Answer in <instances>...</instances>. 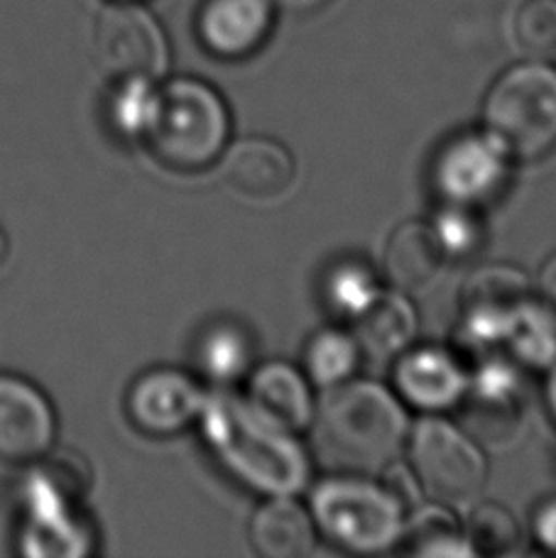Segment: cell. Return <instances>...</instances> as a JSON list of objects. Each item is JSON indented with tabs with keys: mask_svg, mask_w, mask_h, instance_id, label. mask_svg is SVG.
Returning a JSON list of instances; mask_svg holds the SVG:
<instances>
[{
	"mask_svg": "<svg viewBox=\"0 0 556 558\" xmlns=\"http://www.w3.org/2000/svg\"><path fill=\"white\" fill-rule=\"evenodd\" d=\"M94 54L101 72L116 78L143 76L157 82L170 62L162 25L135 3H118L98 15Z\"/></svg>",
	"mask_w": 556,
	"mask_h": 558,
	"instance_id": "9c48e42d",
	"label": "cell"
},
{
	"mask_svg": "<svg viewBox=\"0 0 556 558\" xmlns=\"http://www.w3.org/2000/svg\"><path fill=\"white\" fill-rule=\"evenodd\" d=\"M221 182L247 204H275L297 184V162L290 149L270 137H245L223 149Z\"/></svg>",
	"mask_w": 556,
	"mask_h": 558,
	"instance_id": "9a60e30c",
	"label": "cell"
},
{
	"mask_svg": "<svg viewBox=\"0 0 556 558\" xmlns=\"http://www.w3.org/2000/svg\"><path fill=\"white\" fill-rule=\"evenodd\" d=\"M275 23V0H204L196 33L208 52L241 59L261 49Z\"/></svg>",
	"mask_w": 556,
	"mask_h": 558,
	"instance_id": "2e32d148",
	"label": "cell"
},
{
	"mask_svg": "<svg viewBox=\"0 0 556 558\" xmlns=\"http://www.w3.org/2000/svg\"><path fill=\"white\" fill-rule=\"evenodd\" d=\"M310 512L316 530L343 551L383 554L402 542L407 502L373 475L334 473L314 487Z\"/></svg>",
	"mask_w": 556,
	"mask_h": 558,
	"instance_id": "277c9868",
	"label": "cell"
},
{
	"mask_svg": "<svg viewBox=\"0 0 556 558\" xmlns=\"http://www.w3.org/2000/svg\"><path fill=\"white\" fill-rule=\"evenodd\" d=\"M380 294L383 284L377 272L363 260H343L334 265L324 282V302L329 312L351 324L359 322Z\"/></svg>",
	"mask_w": 556,
	"mask_h": 558,
	"instance_id": "d4e9b609",
	"label": "cell"
},
{
	"mask_svg": "<svg viewBox=\"0 0 556 558\" xmlns=\"http://www.w3.org/2000/svg\"><path fill=\"white\" fill-rule=\"evenodd\" d=\"M446 260H466L481 251L485 226L475 206L446 202L430 221Z\"/></svg>",
	"mask_w": 556,
	"mask_h": 558,
	"instance_id": "4316f807",
	"label": "cell"
},
{
	"mask_svg": "<svg viewBox=\"0 0 556 558\" xmlns=\"http://www.w3.org/2000/svg\"><path fill=\"white\" fill-rule=\"evenodd\" d=\"M463 530L473 554L479 556H505L518 551L522 536L515 514L500 502L475 505Z\"/></svg>",
	"mask_w": 556,
	"mask_h": 558,
	"instance_id": "484cf974",
	"label": "cell"
},
{
	"mask_svg": "<svg viewBox=\"0 0 556 558\" xmlns=\"http://www.w3.org/2000/svg\"><path fill=\"white\" fill-rule=\"evenodd\" d=\"M275 3L287 10H294V13H304V10L319 8L322 3H326V0H275Z\"/></svg>",
	"mask_w": 556,
	"mask_h": 558,
	"instance_id": "d6a6232c",
	"label": "cell"
},
{
	"mask_svg": "<svg viewBox=\"0 0 556 558\" xmlns=\"http://www.w3.org/2000/svg\"><path fill=\"white\" fill-rule=\"evenodd\" d=\"M155 96L153 78H121V88L111 98V123L125 137H143Z\"/></svg>",
	"mask_w": 556,
	"mask_h": 558,
	"instance_id": "83f0119b",
	"label": "cell"
},
{
	"mask_svg": "<svg viewBox=\"0 0 556 558\" xmlns=\"http://www.w3.org/2000/svg\"><path fill=\"white\" fill-rule=\"evenodd\" d=\"M469 377L471 365L454 345L412 343L395 357L392 390L412 410L442 414L463 402Z\"/></svg>",
	"mask_w": 556,
	"mask_h": 558,
	"instance_id": "7c38bea8",
	"label": "cell"
},
{
	"mask_svg": "<svg viewBox=\"0 0 556 558\" xmlns=\"http://www.w3.org/2000/svg\"><path fill=\"white\" fill-rule=\"evenodd\" d=\"M416 308L400 289H383L373 306L355 322V338L375 357H397L414 343Z\"/></svg>",
	"mask_w": 556,
	"mask_h": 558,
	"instance_id": "ffe728a7",
	"label": "cell"
},
{
	"mask_svg": "<svg viewBox=\"0 0 556 558\" xmlns=\"http://www.w3.org/2000/svg\"><path fill=\"white\" fill-rule=\"evenodd\" d=\"M466 416L475 434L488 441H508L522 426L528 410V377L524 367L508 353H491L471 363Z\"/></svg>",
	"mask_w": 556,
	"mask_h": 558,
	"instance_id": "8fae6325",
	"label": "cell"
},
{
	"mask_svg": "<svg viewBox=\"0 0 556 558\" xmlns=\"http://www.w3.org/2000/svg\"><path fill=\"white\" fill-rule=\"evenodd\" d=\"M483 131L512 159H537L556 145V69L540 59L503 72L483 101Z\"/></svg>",
	"mask_w": 556,
	"mask_h": 558,
	"instance_id": "5b68a950",
	"label": "cell"
},
{
	"mask_svg": "<svg viewBox=\"0 0 556 558\" xmlns=\"http://www.w3.org/2000/svg\"><path fill=\"white\" fill-rule=\"evenodd\" d=\"M228 135L231 113L214 86L186 76L155 86L143 140L160 162L196 172L223 155Z\"/></svg>",
	"mask_w": 556,
	"mask_h": 558,
	"instance_id": "3957f363",
	"label": "cell"
},
{
	"mask_svg": "<svg viewBox=\"0 0 556 558\" xmlns=\"http://www.w3.org/2000/svg\"><path fill=\"white\" fill-rule=\"evenodd\" d=\"M247 536L263 558H306L316 546V524L294 495H270L253 512Z\"/></svg>",
	"mask_w": 556,
	"mask_h": 558,
	"instance_id": "ac0fdd59",
	"label": "cell"
},
{
	"mask_svg": "<svg viewBox=\"0 0 556 558\" xmlns=\"http://www.w3.org/2000/svg\"><path fill=\"white\" fill-rule=\"evenodd\" d=\"M515 37L532 57L556 54V0H528L515 17Z\"/></svg>",
	"mask_w": 556,
	"mask_h": 558,
	"instance_id": "f1b7e54d",
	"label": "cell"
},
{
	"mask_svg": "<svg viewBox=\"0 0 556 558\" xmlns=\"http://www.w3.org/2000/svg\"><path fill=\"white\" fill-rule=\"evenodd\" d=\"M407 468L432 502L466 507L483 493L488 458L481 446L439 414H426L407 434Z\"/></svg>",
	"mask_w": 556,
	"mask_h": 558,
	"instance_id": "8992f818",
	"label": "cell"
},
{
	"mask_svg": "<svg viewBox=\"0 0 556 558\" xmlns=\"http://www.w3.org/2000/svg\"><path fill=\"white\" fill-rule=\"evenodd\" d=\"M310 432L312 451L326 471L380 475L404 451L410 422L395 390L353 377L326 390Z\"/></svg>",
	"mask_w": 556,
	"mask_h": 558,
	"instance_id": "7a4b0ae2",
	"label": "cell"
},
{
	"mask_svg": "<svg viewBox=\"0 0 556 558\" xmlns=\"http://www.w3.org/2000/svg\"><path fill=\"white\" fill-rule=\"evenodd\" d=\"M534 294L530 277L505 263L473 270L461 289V314L456 322L454 348L466 361L503 351V338L512 314Z\"/></svg>",
	"mask_w": 556,
	"mask_h": 558,
	"instance_id": "ba28073f",
	"label": "cell"
},
{
	"mask_svg": "<svg viewBox=\"0 0 556 558\" xmlns=\"http://www.w3.org/2000/svg\"><path fill=\"white\" fill-rule=\"evenodd\" d=\"M198 424L218 463L251 490L297 497L310 485V451L297 434L257 412L247 397L206 395Z\"/></svg>",
	"mask_w": 556,
	"mask_h": 558,
	"instance_id": "6da1fadb",
	"label": "cell"
},
{
	"mask_svg": "<svg viewBox=\"0 0 556 558\" xmlns=\"http://www.w3.org/2000/svg\"><path fill=\"white\" fill-rule=\"evenodd\" d=\"M537 294L556 312V255L549 257L547 265L542 267Z\"/></svg>",
	"mask_w": 556,
	"mask_h": 558,
	"instance_id": "4dcf8cb0",
	"label": "cell"
},
{
	"mask_svg": "<svg viewBox=\"0 0 556 558\" xmlns=\"http://www.w3.org/2000/svg\"><path fill=\"white\" fill-rule=\"evenodd\" d=\"M510 162L512 157L485 131L461 133L434 159V189L444 202L479 208L508 184Z\"/></svg>",
	"mask_w": 556,
	"mask_h": 558,
	"instance_id": "30bf717a",
	"label": "cell"
},
{
	"mask_svg": "<svg viewBox=\"0 0 556 558\" xmlns=\"http://www.w3.org/2000/svg\"><path fill=\"white\" fill-rule=\"evenodd\" d=\"M82 458H49L23 485V551L33 556H82L88 551L86 522L78 502L86 495Z\"/></svg>",
	"mask_w": 556,
	"mask_h": 558,
	"instance_id": "52a82bcc",
	"label": "cell"
},
{
	"mask_svg": "<svg viewBox=\"0 0 556 558\" xmlns=\"http://www.w3.org/2000/svg\"><path fill=\"white\" fill-rule=\"evenodd\" d=\"M532 539L537 542L544 551L556 554V497H547L532 510L530 517Z\"/></svg>",
	"mask_w": 556,
	"mask_h": 558,
	"instance_id": "f546056e",
	"label": "cell"
},
{
	"mask_svg": "<svg viewBox=\"0 0 556 558\" xmlns=\"http://www.w3.org/2000/svg\"><path fill=\"white\" fill-rule=\"evenodd\" d=\"M8 260V241H5V235L0 233V265H3Z\"/></svg>",
	"mask_w": 556,
	"mask_h": 558,
	"instance_id": "836d02e7",
	"label": "cell"
},
{
	"mask_svg": "<svg viewBox=\"0 0 556 558\" xmlns=\"http://www.w3.org/2000/svg\"><path fill=\"white\" fill-rule=\"evenodd\" d=\"M404 554L434 558H469L475 556L466 530L454 514V507L439 502L424 505L404 524ZM400 542V544H402Z\"/></svg>",
	"mask_w": 556,
	"mask_h": 558,
	"instance_id": "603a6c76",
	"label": "cell"
},
{
	"mask_svg": "<svg viewBox=\"0 0 556 558\" xmlns=\"http://www.w3.org/2000/svg\"><path fill=\"white\" fill-rule=\"evenodd\" d=\"M503 353L524 371H549L556 363V312L540 294H532L512 314Z\"/></svg>",
	"mask_w": 556,
	"mask_h": 558,
	"instance_id": "44dd1931",
	"label": "cell"
},
{
	"mask_svg": "<svg viewBox=\"0 0 556 558\" xmlns=\"http://www.w3.org/2000/svg\"><path fill=\"white\" fill-rule=\"evenodd\" d=\"M547 383H544V404H547V412L556 424V363L547 371Z\"/></svg>",
	"mask_w": 556,
	"mask_h": 558,
	"instance_id": "1f68e13d",
	"label": "cell"
},
{
	"mask_svg": "<svg viewBox=\"0 0 556 558\" xmlns=\"http://www.w3.org/2000/svg\"><path fill=\"white\" fill-rule=\"evenodd\" d=\"M446 255L430 223L407 221L385 247V275L400 292H422L442 277Z\"/></svg>",
	"mask_w": 556,
	"mask_h": 558,
	"instance_id": "d6986e66",
	"label": "cell"
},
{
	"mask_svg": "<svg viewBox=\"0 0 556 558\" xmlns=\"http://www.w3.org/2000/svg\"><path fill=\"white\" fill-rule=\"evenodd\" d=\"M247 402L267 418H273L287 432H310L316 404L312 397V383L290 363H263L247 380Z\"/></svg>",
	"mask_w": 556,
	"mask_h": 558,
	"instance_id": "e0dca14e",
	"label": "cell"
},
{
	"mask_svg": "<svg viewBox=\"0 0 556 558\" xmlns=\"http://www.w3.org/2000/svg\"><path fill=\"white\" fill-rule=\"evenodd\" d=\"M118 3H135V0H118Z\"/></svg>",
	"mask_w": 556,
	"mask_h": 558,
	"instance_id": "e575fe53",
	"label": "cell"
},
{
	"mask_svg": "<svg viewBox=\"0 0 556 558\" xmlns=\"http://www.w3.org/2000/svg\"><path fill=\"white\" fill-rule=\"evenodd\" d=\"M363 348L355 333L343 328H322L304 348V375L319 390H334L355 377Z\"/></svg>",
	"mask_w": 556,
	"mask_h": 558,
	"instance_id": "cb8c5ba5",
	"label": "cell"
},
{
	"mask_svg": "<svg viewBox=\"0 0 556 558\" xmlns=\"http://www.w3.org/2000/svg\"><path fill=\"white\" fill-rule=\"evenodd\" d=\"M194 363L208 383L231 385L251 373L253 338L235 322H218L204 328L194 348Z\"/></svg>",
	"mask_w": 556,
	"mask_h": 558,
	"instance_id": "7402d4cb",
	"label": "cell"
},
{
	"mask_svg": "<svg viewBox=\"0 0 556 558\" xmlns=\"http://www.w3.org/2000/svg\"><path fill=\"white\" fill-rule=\"evenodd\" d=\"M55 436L57 416L47 397L23 377L0 375V461H43Z\"/></svg>",
	"mask_w": 556,
	"mask_h": 558,
	"instance_id": "5bb4252c",
	"label": "cell"
},
{
	"mask_svg": "<svg viewBox=\"0 0 556 558\" xmlns=\"http://www.w3.org/2000/svg\"><path fill=\"white\" fill-rule=\"evenodd\" d=\"M206 392L192 375L172 367H157L137 377L128 392V416L150 436L184 432L202 416Z\"/></svg>",
	"mask_w": 556,
	"mask_h": 558,
	"instance_id": "4fadbf2b",
	"label": "cell"
}]
</instances>
